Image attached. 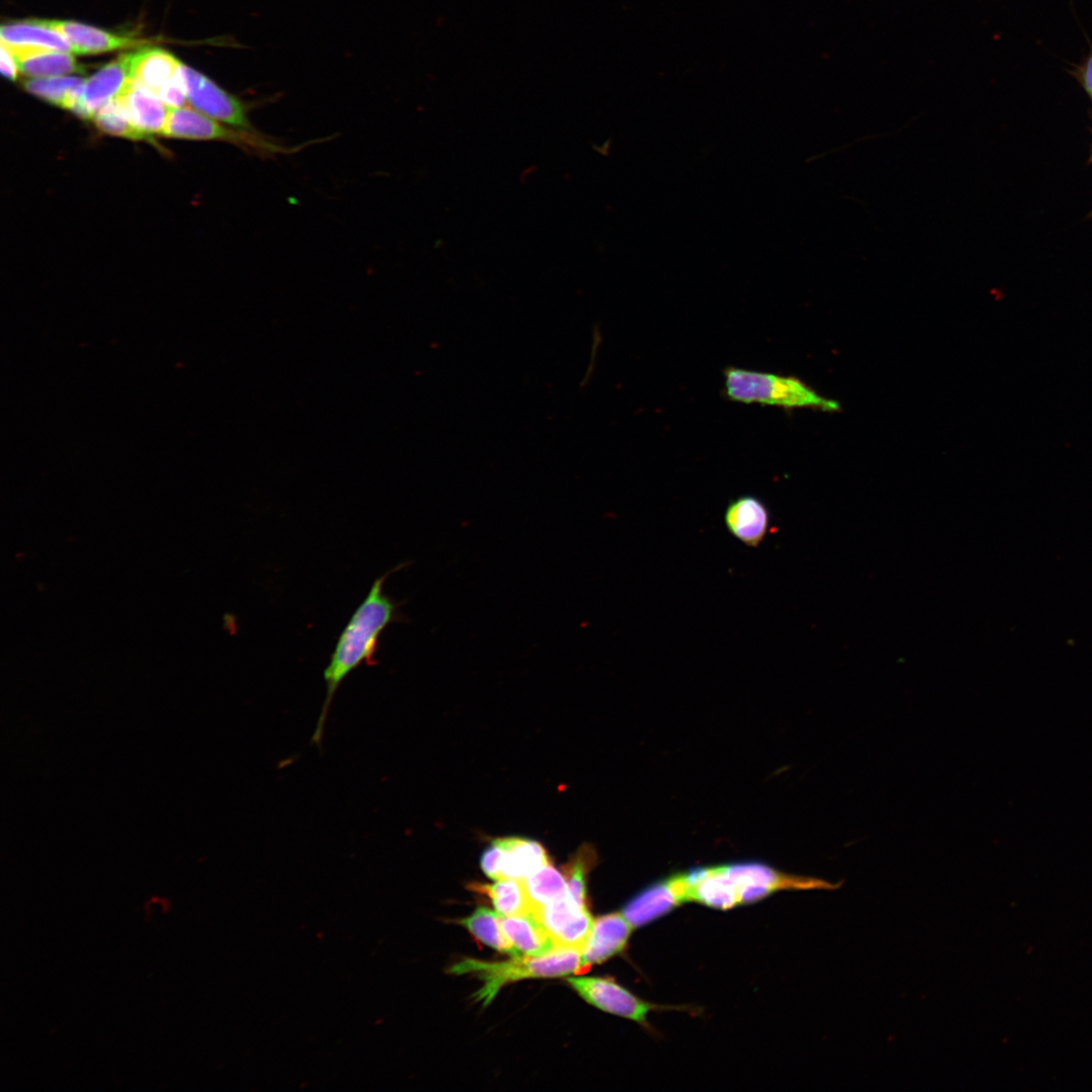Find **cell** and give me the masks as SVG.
<instances>
[{"label": "cell", "instance_id": "cell-1", "mask_svg": "<svg viewBox=\"0 0 1092 1092\" xmlns=\"http://www.w3.org/2000/svg\"><path fill=\"white\" fill-rule=\"evenodd\" d=\"M411 563V561L401 562L376 577L368 594L341 631L330 661L324 670L326 697L311 737L312 743L321 744L331 704L344 679L364 663L376 664L375 657L383 632L390 624L408 621L400 610L403 602H398L388 596L384 592V583L391 573Z\"/></svg>", "mask_w": 1092, "mask_h": 1092}, {"label": "cell", "instance_id": "cell-2", "mask_svg": "<svg viewBox=\"0 0 1092 1092\" xmlns=\"http://www.w3.org/2000/svg\"><path fill=\"white\" fill-rule=\"evenodd\" d=\"M840 886V882L784 873L760 861H737L707 867L704 893L712 908L727 910L779 891H831Z\"/></svg>", "mask_w": 1092, "mask_h": 1092}, {"label": "cell", "instance_id": "cell-3", "mask_svg": "<svg viewBox=\"0 0 1092 1092\" xmlns=\"http://www.w3.org/2000/svg\"><path fill=\"white\" fill-rule=\"evenodd\" d=\"M453 975H472L482 982L474 994L475 1000L488 1005L497 992L509 983L530 978L563 977L584 972L581 950L559 947L543 956H518L505 962H484L464 959L453 965Z\"/></svg>", "mask_w": 1092, "mask_h": 1092}, {"label": "cell", "instance_id": "cell-4", "mask_svg": "<svg viewBox=\"0 0 1092 1092\" xmlns=\"http://www.w3.org/2000/svg\"><path fill=\"white\" fill-rule=\"evenodd\" d=\"M724 391L730 400L743 403L786 408H839L837 402L824 398L798 378L739 367L725 369Z\"/></svg>", "mask_w": 1092, "mask_h": 1092}, {"label": "cell", "instance_id": "cell-5", "mask_svg": "<svg viewBox=\"0 0 1092 1092\" xmlns=\"http://www.w3.org/2000/svg\"><path fill=\"white\" fill-rule=\"evenodd\" d=\"M162 135L197 141H219L259 156L292 154L302 148L278 144L256 129H235L190 107L169 108Z\"/></svg>", "mask_w": 1092, "mask_h": 1092}, {"label": "cell", "instance_id": "cell-6", "mask_svg": "<svg viewBox=\"0 0 1092 1092\" xmlns=\"http://www.w3.org/2000/svg\"><path fill=\"white\" fill-rule=\"evenodd\" d=\"M180 75L187 101L198 111L232 127L254 129L244 101L187 66L181 65Z\"/></svg>", "mask_w": 1092, "mask_h": 1092}, {"label": "cell", "instance_id": "cell-7", "mask_svg": "<svg viewBox=\"0 0 1092 1092\" xmlns=\"http://www.w3.org/2000/svg\"><path fill=\"white\" fill-rule=\"evenodd\" d=\"M567 982L590 1005L633 1020L646 1028H650L647 1016L651 1011L672 1008L644 1001L612 978L574 977L568 978Z\"/></svg>", "mask_w": 1092, "mask_h": 1092}, {"label": "cell", "instance_id": "cell-8", "mask_svg": "<svg viewBox=\"0 0 1092 1092\" xmlns=\"http://www.w3.org/2000/svg\"><path fill=\"white\" fill-rule=\"evenodd\" d=\"M553 938L556 946L581 950L590 935L594 920L587 907L579 906L568 894L532 911Z\"/></svg>", "mask_w": 1092, "mask_h": 1092}, {"label": "cell", "instance_id": "cell-9", "mask_svg": "<svg viewBox=\"0 0 1092 1092\" xmlns=\"http://www.w3.org/2000/svg\"><path fill=\"white\" fill-rule=\"evenodd\" d=\"M689 902L687 873H677L637 893L622 909L633 929L644 926Z\"/></svg>", "mask_w": 1092, "mask_h": 1092}, {"label": "cell", "instance_id": "cell-10", "mask_svg": "<svg viewBox=\"0 0 1092 1092\" xmlns=\"http://www.w3.org/2000/svg\"><path fill=\"white\" fill-rule=\"evenodd\" d=\"M132 59L133 52L124 53L85 80L79 96L69 110L80 118L92 119L99 108L114 99L133 81Z\"/></svg>", "mask_w": 1092, "mask_h": 1092}, {"label": "cell", "instance_id": "cell-11", "mask_svg": "<svg viewBox=\"0 0 1092 1092\" xmlns=\"http://www.w3.org/2000/svg\"><path fill=\"white\" fill-rule=\"evenodd\" d=\"M34 23L60 33L71 46L72 53L94 55L120 49L139 48L149 40L130 35L116 34L75 21L33 19Z\"/></svg>", "mask_w": 1092, "mask_h": 1092}, {"label": "cell", "instance_id": "cell-12", "mask_svg": "<svg viewBox=\"0 0 1092 1092\" xmlns=\"http://www.w3.org/2000/svg\"><path fill=\"white\" fill-rule=\"evenodd\" d=\"M633 927L622 913L602 915L594 920L593 929L581 952V964L586 971L594 964H602L622 952Z\"/></svg>", "mask_w": 1092, "mask_h": 1092}, {"label": "cell", "instance_id": "cell-13", "mask_svg": "<svg viewBox=\"0 0 1092 1092\" xmlns=\"http://www.w3.org/2000/svg\"><path fill=\"white\" fill-rule=\"evenodd\" d=\"M127 119L143 132L162 134L169 107L151 90L135 81L129 82L115 97Z\"/></svg>", "mask_w": 1092, "mask_h": 1092}, {"label": "cell", "instance_id": "cell-14", "mask_svg": "<svg viewBox=\"0 0 1092 1092\" xmlns=\"http://www.w3.org/2000/svg\"><path fill=\"white\" fill-rule=\"evenodd\" d=\"M730 534L749 547L758 546L767 534L769 511L754 495H742L732 500L724 515Z\"/></svg>", "mask_w": 1092, "mask_h": 1092}, {"label": "cell", "instance_id": "cell-15", "mask_svg": "<svg viewBox=\"0 0 1092 1092\" xmlns=\"http://www.w3.org/2000/svg\"><path fill=\"white\" fill-rule=\"evenodd\" d=\"M1 46L13 56L19 72L32 78L58 77L85 72V68L76 61L71 53L11 46L3 42H1Z\"/></svg>", "mask_w": 1092, "mask_h": 1092}, {"label": "cell", "instance_id": "cell-16", "mask_svg": "<svg viewBox=\"0 0 1092 1092\" xmlns=\"http://www.w3.org/2000/svg\"><path fill=\"white\" fill-rule=\"evenodd\" d=\"M495 840L503 848L500 880H524L550 862L546 849L536 840L519 836Z\"/></svg>", "mask_w": 1092, "mask_h": 1092}, {"label": "cell", "instance_id": "cell-17", "mask_svg": "<svg viewBox=\"0 0 1092 1092\" xmlns=\"http://www.w3.org/2000/svg\"><path fill=\"white\" fill-rule=\"evenodd\" d=\"M500 925L520 956H543L558 948L551 935L532 912L500 916Z\"/></svg>", "mask_w": 1092, "mask_h": 1092}, {"label": "cell", "instance_id": "cell-18", "mask_svg": "<svg viewBox=\"0 0 1092 1092\" xmlns=\"http://www.w3.org/2000/svg\"><path fill=\"white\" fill-rule=\"evenodd\" d=\"M181 65L165 50L143 48L133 52L132 79L157 94L179 72Z\"/></svg>", "mask_w": 1092, "mask_h": 1092}, {"label": "cell", "instance_id": "cell-19", "mask_svg": "<svg viewBox=\"0 0 1092 1092\" xmlns=\"http://www.w3.org/2000/svg\"><path fill=\"white\" fill-rule=\"evenodd\" d=\"M0 35L1 42L6 44L72 53L71 46L60 33L31 20L2 25Z\"/></svg>", "mask_w": 1092, "mask_h": 1092}, {"label": "cell", "instance_id": "cell-20", "mask_svg": "<svg viewBox=\"0 0 1092 1092\" xmlns=\"http://www.w3.org/2000/svg\"><path fill=\"white\" fill-rule=\"evenodd\" d=\"M469 888L488 896L500 916L531 912L523 880L503 879L494 884L472 883Z\"/></svg>", "mask_w": 1092, "mask_h": 1092}, {"label": "cell", "instance_id": "cell-21", "mask_svg": "<svg viewBox=\"0 0 1092 1092\" xmlns=\"http://www.w3.org/2000/svg\"><path fill=\"white\" fill-rule=\"evenodd\" d=\"M84 81L80 77H48L24 80L22 87L28 93L50 104L70 109L79 96Z\"/></svg>", "mask_w": 1092, "mask_h": 1092}, {"label": "cell", "instance_id": "cell-22", "mask_svg": "<svg viewBox=\"0 0 1092 1092\" xmlns=\"http://www.w3.org/2000/svg\"><path fill=\"white\" fill-rule=\"evenodd\" d=\"M531 912L569 894L563 874L550 862L523 880Z\"/></svg>", "mask_w": 1092, "mask_h": 1092}, {"label": "cell", "instance_id": "cell-23", "mask_svg": "<svg viewBox=\"0 0 1092 1092\" xmlns=\"http://www.w3.org/2000/svg\"><path fill=\"white\" fill-rule=\"evenodd\" d=\"M478 940L500 952L520 956L506 936L500 925V915L487 908H477L470 916L459 921Z\"/></svg>", "mask_w": 1092, "mask_h": 1092}, {"label": "cell", "instance_id": "cell-24", "mask_svg": "<svg viewBox=\"0 0 1092 1092\" xmlns=\"http://www.w3.org/2000/svg\"><path fill=\"white\" fill-rule=\"evenodd\" d=\"M597 860L595 848L583 844L562 868L568 892L579 906L586 907V878Z\"/></svg>", "mask_w": 1092, "mask_h": 1092}, {"label": "cell", "instance_id": "cell-25", "mask_svg": "<svg viewBox=\"0 0 1092 1092\" xmlns=\"http://www.w3.org/2000/svg\"><path fill=\"white\" fill-rule=\"evenodd\" d=\"M92 120L97 129L106 134L155 144L152 135L140 130L127 119L116 98L99 108Z\"/></svg>", "mask_w": 1092, "mask_h": 1092}, {"label": "cell", "instance_id": "cell-26", "mask_svg": "<svg viewBox=\"0 0 1092 1092\" xmlns=\"http://www.w3.org/2000/svg\"><path fill=\"white\" fill-rule=\"evenodd\" d=\"M169 108L184 107L187 96L183 81L179 72L170 79L156 94Z\"/></svg>", "mask_w": 1092, "mask_h": 1092}, {"label": "cell", "instance_id": "cell-27", "mask_svg": "<svg viewBox=\"0 0 1092 1092\" xmlns=\"http://www.w3.org/2000/svg\"><path fill=\"white\" fill-rule=\"evenodd\" d=\"M503 848L494 839L481 854L480 866L484 874L492 880H500Z\"/></svg>", "mask_w": 1092, "mask_h": 1092}, {"label": "cell", "instance_id": "cell-28", "mask_svg": "<svg viewBox=\"0 0 1092 1092\" xmlns=\"http://www.w3.org/2000/svg\"><path fill=\"white\" fill-rule=\"evenodd\" d=\"M0 68H1V73L7 79H9L11 81H15L17 79L19 69H18V66L16 64V61L13 58V56L3 46H1Z\"/></svg>", "mask_w": 1092, "mask_h": 1092}, {"label": "cell", "instance_id": "cell-29", "mask_svg": "<svg viewBox=\"0 0 1092 1092\" xmlns=\"http://www.w3.org/2000/svg\"><path fill=\"white\" fill-rule=\"evenodd\" d=\"M1078 75L1084 89L1092 99V51L1080 67Z\"/></svg>", "mask_w": 1092, "mask_h": 1092}]
</instances>
